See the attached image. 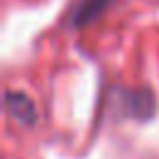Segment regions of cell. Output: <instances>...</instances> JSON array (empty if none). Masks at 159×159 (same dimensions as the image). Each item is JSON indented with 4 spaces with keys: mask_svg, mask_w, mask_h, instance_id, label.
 I'll return each mask as SVG.
<instances>
[{
    "mask_svg": "<svg viewBox=\"0 0 159 159\" xmlns=\"http://www.w3.org/2000/svg\"><path fill=\"white\" fill-rule=\"evenodd\" d=\"M114 109L122 119H149L157 112V99L149 89H114Z\"/></svg>",
    "mask_w": 159,
    "mask_h": 159,
    "instance_id": "1",
    "label": "cell"
},
{
    "mask_svg": "<svg viewBox=\"0 0 159 159\" xmlns=\"http://www.w3.org/2000/svg\"><path fill=\"white\" fill-rule=\"evenodd\" d=\"M117 0H77L65 20V25L70 30H84L92 22H97Z\"/></svg>",
    "mask_w": 159,
    "mask_h": 159,
    "instance_id": "2",
    "label": "cell"
},
{
    "mask_svg": "<svg viewBox=\"0 0 159 159\" xmlns=\"http://www.w3.org/2000/svg\"><path fill=\"white\" fill-rule=\"evenodd\" d=\"M5 109L22 127H32L37 122V107H35V102L25 92H20V89H7L5 92Z\"/></svg>",
    "mask_w": 159,
    "mask_h": 159,
    "instance_id": "3",
    "label": "cell"
}]
</instances>
